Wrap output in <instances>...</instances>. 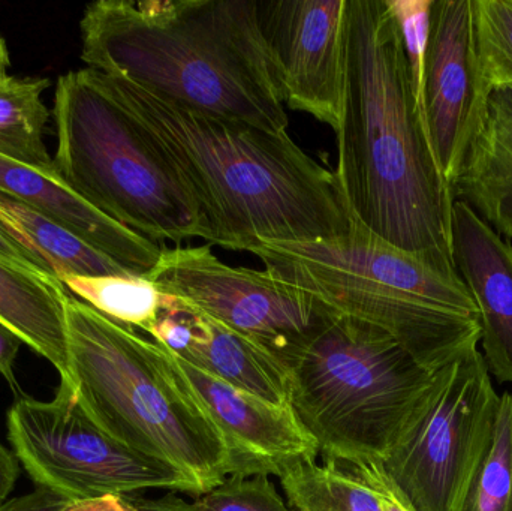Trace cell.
<instances>
[{"label": "cell", "instance_id": "1", "mask_svg": "<svg viewBox=\"0 0 512 511\" xmlns=\"http://www.w3.org/2000/svg\"><path fill=\"white\" fill-rule=\"evenodd\" d=\"M337 180L352 218L450 276L454 198L436 164L387 0H348Z\"/></svg>", "mask_w": 512, "mask_h": 511}, {"label": "cell", "instance_id": "2", "mask_svg": "<svg viewBox=\"0 0 512 511\" xmlns=\"http://www.w3.org/2000/svg\"><path fill=\"white\" fill-rule=\"evenodd\" d=\"M98 75L182 177L206 219L210 246L249 252L261 243L309 242L351 227L336 173L288 132L192 110L132 81Z\"/></svg>", "mask_w": 512, "mask_h": 511}, {"label": "cell", "instance_id": "3", "mask_svg": "<svg viewBox=\"0 0 512 511\" xmlns=\"http://www.w3.org/2000/svg\"><path fill=\"white\" fill-rule=\"evenodd\" d=\"M86 68L270 132L288 131L254 0H99L80 21Z\"/></svg>", "mask_w": 512, "mask_h": 511}, {"label": "cell", "instance_id": "4", "mask_svg": "<svg viewBox=\"0 0 512 511\" xmlns=\"http://www.w3.org/2000/svg\"><path fill=\"white\" fill-rule=\"evenodd\" d=\"M249 252L330 311L384 330L429 371L478 347L477 305L462 278L439 272L354 218L339 236L261 243Z\"/></svg>", "mask_w": 512, "mask_h": 511}, {"label": "cell", "instance_id": "5", "mask_svg": "<svg viewBox=\"0 0 512 511\" xmlns=\"http://www.w3.org/2000/svg\"><path fill=\"white\" fill-rule=\"evenodd\" d=\"M69 377L90 419L135 452L179 468L207 494L233 455L173 353L68 293Z\"/></svg>", "mask_w": 512, "mask_h": 511}, {"label": "cell", "instance_id": "6", "mask_svg": "<svg viewBox=\"0 0 512 511\" xmlns=\"http://www.w3.org/2000/svg\"><path fill=\"white\" fill-rule=\"evenodd\" d=\"M288 366L292 410L322 461L342 465L382 461L436 374L384 330L330 309Z\"/></svg>", "mask_w": 512, "mask_h": 511}, {"label": "cell", "instance_id": "7", "mask_svg": "<svg viewBox=\"0 0 512 511\" xmlns=\"http://www.w3.org/2000/svg\"><path fill=\"white\" fill-rule=\"evenodd\" d=\"M54 167L90 206L152 242L201 237L209 227L173 165L98 72L60 75L54 90Z\"/></svg>", "mask_w": 512, "mask_h": 511}, {"label": "cell", "instance_id": "8", "mask_svg": "<svg viewBox=\"0 0 512 511\" xmlns=\"http://www.w3.org/2000/svg\"><path fill=\"white\" fill-rule=\"evenodd\" d=\"M499 405L478 347L436 372L429 395L379 461L415 510L463 511L492 444Z\"/></svg>", "mask_w": 512, "mask_h": 511}, {"label": "cell", "instance_id": "9", "mask_svg": "<svg viewBox=\"0 0 512 511\" xmlns=\"http://www.w3.org/2000/svg\"><path fill=\"white\" fill-rule=\"evenodd\" d=\"M12 452L38 488L68 501L164 489L201 497L194 480L167 462L135 452L99 428L68 378L51 401L23 395L6 414Z\"/></svg>", "mask_w": 512, "mask_h": 511}, {"label": "cell", "instance_id": "10", "mask_svg": "<svg viewBox=\"0 0 512 511\" xmlns=\"http://www.w3.org/2000/svg\"><path fill=\"white\" fill-rule=\"evenodd\" d=\"M146 278L164 293L264 345L286 363L328 311L268 270L228 266L210 245L164 248Z\"/></svg>", "mask_w": 512, "mask_h": 511}, {"label": "cell", "instance_id": "11", "mask_svg": "<svg viewBox=\"0 0 512 511\" xmlns=\"http://www.w3.org/2000/svg\"><path fill=\"white\" fill-rule=\"evenodd\" d=\"M492 93L478 62L474 0H433L421 107L436 164L450 186L486 125Z\"/></svg>", "mask_w": 512, "mask_h": 511}, {"label": "cell", "instance_id": "12", "mask_svg": "<svg viewBox=\"0 0 512 511\" xmlns=\"http://www.w3.org/2000/svg\"><path fill=\"white\" fill-rule=\"evenodd\" d=\"M348 0L258 2L265 41L276 60L283 104L339 131L345 95Z\"/></svg>", "mask_w": 512, "mask_h": 511}, {"label": "cell", "instance_id": "13", "mask_svg": "<svg viewBox=\"0 0 512 511\" xmlns=\"http://www.w3.org/2000/svg\"><path fill=\"white\" fill-rule=\"evenodd\" d=\"M173 356L224 435L233 455V474L280 477L297 462L318 459V444L292 407L270 404Z\"/></svg>", "mask_w": 512, "mask_h": 511}, {"label": "cell", "instance_id": "14", "mask_svg": "<svg viewBox=\"0 0 512 511\" xmlns=\"http://www.w3.org/2000/svg\"><path fill=\"white\" fill-rule=\"evenodd\" d=\"M451 249L457 273L477 305L489 371L512 384V243L468 204L454 201Z\"/></svg>", "mask_w": 512, "mask_h": 511}, {"label": "cell", "instance_id": "15", "mask_svg": "<svg viewBox=\"0 0 512 511\" xmlns=\"http://www.w3.org/2000/svg\"><path fill=\"white\" fill-rule=\"evenodd\" d=\"M0 191L50 216L132 275H149L164 251L90 206L57 171L39 170L0 155Z\"/></svg>", "mask_w": 512, "mask_h": 511}, {"label": "cell", "instance_id": "16", "mask_svg": "<svg viewBox=\"0 0 512 511\" xmlns=\"http://www.w3.org/2000/svg\"><path fill=\"white\" fill-rule=\"evenodd\" d=\"M186 306L191 336L176 356L270 404L291 407V371L285 359L194 306Z\"/></svg>", "mask_w": 512, "mask_h": 511}, {"label": "cell", "instance_id": "17", "mask_svg": "<svg viewBox=\"0 0 512 511\" xmlns=\"http://www.w3.org/2000/svg\"><path fill=\"white\" fill-rule=\"evenodd\" d=\"M454 201L468 204L504 239H512V87L495 90L489 116L451 185Z\"/></svg>", "mask_w": 512, "mask_h": 511}, {"label": "cell", "instance_id": "18", "mask_svg": "<svg viewBox=\"0 0 512 511\" xmlns=\"http://www.w3.org/2000/svg\"><path fill=\"white\" fill-rule=\"evenodd\" d=\"M66 288L56 279L18 272L0 263V324L69 377Z\"/></svg>", "mask_w": 512, "mask_h": 511}, {"label": "cell", "instance_id": "19", "mask_svg": "<svg viewBox=\"0 0 512 511\" xmlns=\"http://www.w3.org/2000/svg\"><path fill=\"white\" fill-rule=\"evenodd\" d=\"M0 231L57 281L63 276L132 275L50 216L2 191Z\"/></svg>", "mask_w": 512, "mask_h": 511}, {"label": "cell", "instance_id": "20", "mask_svg": "<svg viewBox=\"0 0 512 511\" xmlns=\"http://www.w3.org/2000/svg\"><path fill=\"white\" fill-rule=\"evenodd\" d=\"M50 80L6 77L0 81V155L45 171H57L45 146L51 113L42 101Z\"/></svg>", "mask_w": 512, "mask_h": 511}, {"label": "cell", "instance_id": "21", "mask_svg": "<svg viewBox=\"0 0 512 511\" xmlns=\"http://www.w3.org/2000/svg\"><path fill=\"white\" fill-rule=\"evenodd\" d=\"M59 282L99 314L147 335L171 299L146 276H63Z\"/></svg>", "mask_w": 512, "mask_h": 511}, {"label": "cell", "instance_id": "22", "mask_svg": "<svg viewBox=\"0 0 512 511\" xmlns=\"http://www.w3.org/2000/svg\"><path fill=\"white\" fill-rule=\"evenodd\" d=\"M279 479L295 511H382L372 489L337 462H297Z\"/></svg>", "mask_w": 512, "mask_h": 511}, {"label": "cell", "instance_id": "23", "mask_svg": "<svg viewBox=\"0 0 512 511\" xmlns=\"http://www.w3.org/2000/svg\"><path fill=\"white\" fill-rule=\"evenodd\" d=\"M463 511H512V395L501 396L495 432Z\"/></svg>", "mask_w": 512, "mask_h": 511}, {"label": "cell", "instance_id": "24", "mask_svg": "<svg viewBox=\"0 0 512 511\" xmlns=\"http://www.w3.org/2000/svg\"><path fill=\"white\" fill-rule=\"evenodd\" d=\"M475 42L492 92L512 87V0H474Z\"/></svg>", "mask_w": 512, "mask_h": 511}, {"label": "cell", "instance_id": "25", "mask_svg": "<svg viewBox=\"0 0 512 511\" xmlns=\"http://www.w3.org/2000/svg\"><path fill=\"white\" fill-rule=\"evenodd\" d=\"M192 511H295L268 476L233 474L192 503Z\"/></svg>", "mask_w": 512, "mask_h": 511}, {"label": "cell", "instance_id": "26", "mask_svg": "<svg viewBox=\"0 0 512 511\" xmlns=\"http://www.w3.org/2000/svg\"><path fill=\"white\" fill-rule=\"evenodd\" d=\"M387 2L399 24L403 47L411 68L412 81L421 105L424 59H426L427 42H429L433 0H387Z\"/></svg>", "mask_w": 512, "mask_h": 511}, {"label": "cell", "instance_id": "27", "mask_svg": "<svg viewBox=\"0 0 512 511\" xmlns=\"http://www.w3.org/2000/svg\"><path fill=\"white\" fill-rule=\"evenodd\" d=\"M345 467H348L354 476L372 489L381 504L382 511H417L409 503L408 498L391 482L381 462L364 461L355 465H345Z\"/></svg>", "mask_w": 512, "mask_h": 511}, {"label": "cell", "instance_id": "28", "mask_svg": "<svg viewBox=\"0 0 512 511\" xmlns=\"http://www.w3.org/2000/svg\"><path fill=\"white\" fill-rule=\"evenodd\" d=\"M69 501L54 492L38 488L23 497L0 504V511H60Z\"/></svg>", "mask_w": 512, "mask_h": 511}, {"label": "cell", "instance_id": "29", "mask_svg": "<svg viewBox=\"0 0 512 511\" xmlns=\"http://www.w3.org/2000/svg\"><path fill=\"white\" fill-rule=\"evenodd\" d=\"M21 344H23V342H21L11 330L6 329L5 326L0 324V377L11 387L12 393H14V399L26 395V393L21 390L14 372V363L15 359H17L18 351H20Z\"/></svg>", "mask_w": 512, "mask_h": 511}, {"label": "cell", "instance_id": "30", "mask_svg": "<svg viewBox=\"0 0 512 511\" xmlns=\"http://www.w3.org/2000/svg\"><path fill=\"white\" fill-rule=\"evenodd\" d=\"M0 263L6 264L18 272L30 273V275L41 276L45 279H56L41 269L23 249L18 248L2 231H0Z\"/></svg>", "mask_w": 512, "mask_h": 511}, {"label": "cell", "instance_id": "31", "mask_svg": "<svg viewBox=\"0 0 512 511\" xmlns=\"http://www.w3.org/2000/svg\"><path fill=\"white\" fill-rule=\"evenodd\" d=\"M60 511H135V509L128 498L107 495V497L69 501Z\"/></svg>", "mask_w": 512, "mask_h": 511}, {"label": "cell", "instance_id": "32", "mask_svg": "<svg viewBox=\"0 0 512 511\" xmlns=\"http://www.w3.org/2000/svg\"><path fill=\"white\" fill-rule=\"evenodd\" d=\"M20 477V462L14 452L0 443V504L14 491L15 483Z\"/></svg>", "mask_w": 512, "mask_h": 511}, {"label": "cell", "instance_id": "33", "mask_svg": "<svg viewBox=\"0 0 512 511\" xmlns=\"http://www.w3.org/2000/svg\"><path fill=\"white\" fill-rule=\"evenodd\" d=\"M135 511H192V504L176 497L174 492L156 500H131Z\"/></svg>", "mask_w": 512, "mask_h": 511}, {"label": "cell", "instance_id": "34", "mask_svg": "<svg viewBox=\"0 0 512 511\" xmlns=\"http://www.w3.org/2000/svg\"><path fill=\"white\" fill-rule=\"evenodd\" d=\"M9 66H11V57H9L8 45H6L3 36L0 35V81L9 77Z\"/></svg>", "mask_w": 512, "mask_h": 511}]
</instances>
